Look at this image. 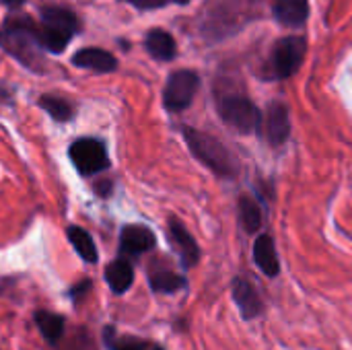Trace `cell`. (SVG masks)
Instances as JSON below:
<instances>
[{
	"label": "cell",
	"instance_id": "7c38bea8",
	"mask_svg": "<svg viewBox=\"0 0 352 350\" xmlns=\"http://www.w3.org/2000/svg\"><path fill=\"white\" fill-rule=\"evenodd\" d=\"M272 12L285 27H303L309 19V0H274Z\"/></svg>",
	"mask_w": 352,
	"mask_h": 350
},
{
	"label": "cell",
	"instance_id": "5bb4252c",
	"mask_svg": "<svg viewBox=\"0 0 352 350\" xmlns=\"http://www.w3.org/2000/svg\"><path fill=\"white\" fill-rule=\"evenodd\" d=\"M254 260L266 276H276L280 272L278 254L274 248V239L270 235H260L254 243Z\"/></svg>",
	"mask_w": 352,
	"mask_h": 350
},
{
	"label": "cell",
	"instance_id": "d6986e66",
	"mask_svg": "<svg viewBox=\"0 0 352 350\" xmlns=\"http://www.w3.org/2000/svg\"><path fill=\"white\" fill-rule=\"evenodd\" d=\"M239 223L248 235H256L262 227V208L252 196L239 198Z\"/></svg>",
	"mask_w": 352,
	"mask_h": 350
},
{
	"label": "cell",
	"instance_id": "d4e9b609",
	"mask_svg": "<svg viewBox=\"0 0 352 350\" xmlns=\"http://www.w3.org/2000/svg\"><path fill=\"white\" fill-rule=\"evenodd\" d=\"M0 2H2L4 6H8V8H12V10L25 4V0H0Z\"/></svg>",
	"mask_w": 352,
	"mask_h": 350
},
{
	"label": "cell",
	"instance_id": "4fadbf2b",
	"mask_svg": "<svg viewBox=\"0 0 352 350\" xmlns=\"http://www.w3.org/2000/svg\"><path fill=\"white\" fill-rule=\"evenodd\" d=\"M233 299L239 307V311L243 314L245 320H254L262 314L264 305L256 293V289L245 281V278H235L233 281Z\"/></svg>",
	"mask_w": 352,
	"mask_h": 350
},
{
	"label": "cell",
	"instance_id": "30bf717a",
	"mask_svg": "<svg viewBox=\"0 0 352 350\" xmlns=\"http://www.w3.org/2000/svg\"><path fill=\"white\" fill-rule=\"evenodd\" d=\"M169 241H171L173 250L177 252V256H179V260H182V264L186 268H192V266L198 264L200 248H198L196 239L188 233V229L175 219L169 221Z\"/></svg>",
	"mask_w": 352,
	"mask_h": 350
},
{
	"label": "cell",
	"instance_id": "3957f363",
	"mask_svg": "<svg viewBox=\"0 0 352 350\" xmlns=\"http://www.w3.org/2000/svg\"><path fill=\"white\" fill-rule=\"evenodd\" d=\"M184 138L192 151V155L202 161L208 169H212L221 177H233L237 173V161L227 151V146L210 134H204L194 128H184Z\"/></svg>",
	"mask_w": 352,
	"mask_h": 350
},
{
	"label": "cell",
	"instance_id": "7402d4cb",
	"mask_svg": "<svg viewBox=\"0 0 352 350\" xmlns=\"http://www.w3.org/2000/svg\"><path fill=\"white\" fill-rule=\"evenodd\" d=\"M39 107L43 111H47L56 122H68L74 116V107L66 99L56 97V95H41L39 97Z\"/></svg>",
	"mask_w": 352,
	"mask_h": 350
},
{
	"label": "cell",
	"instance_id": "52a82bcc",
	"mask_svg": "<svg viewBox=\"0 0 352 350\" xmlns=\"http://www.w3.org/2000/svg\"><path fill=\"white\" fill-rule=\"evenodd\" d=\"M70 161L80 175H95L109 167V157L105 144L97 138H78L68 149Z\"/></svg>",
	"mask_w": 352,
	"mask_h": 350
},
{
	"label": "cell",
	"instance_id": "cb8c5ba5",
	"mask_svg": "<svg viewBox=\"0 0 352 350\" xmlns=\"http://www.w3.org/2000/svg\"><path fill=\"white\" fill-rule=\"evenodd\" d=\"M89 289H91V283H89V281H82V283H78L76 287L70 289V297H72L74 301H80V299L89 293Z\"/></svg>",
	"mask_w": 352,
	"mask_h": 350
},
{
	"label": "cell",
	"instance_id": "44dd1931",
	"mask_svg": "<svg viewBox=\"0 0 352 350\" xmlns=\"http://www.w3.org/2000/svg\"><path fill=\"white\" fill-rule=\"evenodd\" d=\"M35 324L41 332V336L50 342L56 344L62 334H64V318L58 314H50V311H37L35 314Z\"/></svg>",
	"mask_w": 352,
	"mask_h": 350
},
{
	"label": "cell",
	"instance_id": "e0dca14e",
	"mask_svg": "<svg viewBox=\"0 0 352 350\" xmlns=\"http://www.w3.org/2000/svg\"><path fill=\"white\" fill-rule=\"evenodd\" d=\"M66 235H68V241L72 243V248L76 250V254L89 262V264H95L97 262V248H95V241L93 237L89 235V231H85L82 227H76V225H70L66 229Z\"/></svg>",
	"mask_w": 352,
	"mask_h": 350
},
{
	"label": "cell",
	"instance_id": "ba28073f",
	"mask_svg": "<svg viewBox=\"0 0 352 350\" xmlns=\"http://www.w3.org/2000/svg\"><path fill=\"white\" fill-rule=\"evenodd\" d=\"M264 132L272 146H280L287 142V138L291 136V113L285 103L274 101L268 105L264 118Z\"/></svg>",
	"mask_w": 352,
	"mask_h": 350
},
{
	"label": "cell",
	"instance_id": "8fae6325",
	"mask_svg": "<svg viewBox=\"0 0 352 350\" xmlns=\"http://www.w3.org/2000/svg\"><path fill=\"white\" fill-rule=\"evenodd\" d=\"M72 64L78 66V68H87V70H93V72H101V74L113 72L118 68L116 56L109 54L107 50H101V47H82V50H78L72 56Z\"/></svg>",
	"mask_w": 352,
	"mask_h": 350
},
{
	"label": "cell",
	"instance_id": "9c48e42d",
	"mask_svg": "<svg viewBox=\"0 0 352 350\" xmlns=\"http://www.w3.org/2000/svg\"><path fill=\"white\" fill-rule=\"evenodd\" d=\"M155 233L144 225H128L120 233V252L122 256H142L155 248Z\"/></svg>",
	"mask_w": 352,
	"mask_h": 350
},
{
	"label": "cell",
	"instance_id": "6da1fadb",
	"mask_svg": "<svg viewBox=\"0 0 352 350\" xmlns=\"http://www.w3.org/2000/svg\"><path fill=\"white\" fill-rule=\"evenodd\" d=\"M0 47L29 70H43V47L39 29L29 17H10L0 29Z\"/></svg>",
	"mask_w": 352,
	"mask_h": 350
},
{
	"label": "cell",
	"instance_id": "ac0fdd59",
	"mask_svg": "<svg viewBox=\"0 0 352 350\" xmlns=\"http://www.w3.org/2000/svg\"><path fill=\"white\" fill-rule=\"evenodd\" d=\"M103 340L109 350H163L159 344L136 338V336H120L113 328H105Z\"/></svg>",
	"mask_w": 352,
	"mask_h": 350
},
{
	"label": "cell",
	"instance_id": "277c9868",
	"mask_svg": "<svg viewBox=\"0 0 352 350\" xmlns=\"http://www.w3.org/2000/svg\"><path fill=\"white\" fill-rule=\"evenodd\" d=\"M217 109L219 116L227 126L241 134H252L260 128L262 124V113L260 109L243 95H223L217 99Z\"/></svg>",
	"mask_w": 352,
	"mask_h": 350
},
{
	"label": "cell",
	"instance_id": "ffe728a7",
	"mask_svg": "<svg viewBox=\"0 0 352 350\" xmlns=\"http://www.w3.org/2000/svg\"><path fill=\"white\" fill-rule=\"evenodd\" d=\"M148 283L155 293H175L186 287V278L167 268H155L148 274Z\"/></svg>",
	"mask_w": 352,
	"mask_h": 350
},
{
	"label": "cell",
	"instance_id": "603a6c76",
	"mask_svg": "<svg viewBox=\"0 0 352 350\" xmlns=\"http://www.w3.org/2000/svg\"><path fill=\"white\" fill-rule=\"evenodd\" d=\"M126 2H130L132 6L140 10H153V8H161L167 4V0H126Z\"/></svg>",
	"mask_w": 352,
	"mask_h": 350
},
{
	"label": "cell",
	"instance_id": "7a4b0ae2",
	"mask_svg": "<svg viewBox=\"0 0 352 350\" xmlns=\"http://www.w3.org/2000/svg\"><path fill=\"white\" fill-rule=\"evenodd\" d=\"M39 29V41L41 47L52 54H62L70 39L78 33L80 23L78 17L62 6H45L41 8V25Z\"/></svg>",
	"mask_w": 352,
	"mask_h": 350
},
{
	"label": "cell",
	"instance_id": "9a60e30c",
	"mask_svg": "<svg viewBox=\"0 0 352 350\" xmlns=\"http://www.w3.org/2000/svg\"><path fill=\"white\" fill-rule=\"evenodd\" d=\"M144 45H146V52L155 60H161V62L173 60L175 54H177V43L173 39V35L169 31H165V29H153V31H148V35L144 39Z\"/></svg>",
	"mask_w": 352,
	"mask_h": 350
},
{
	"label": "cell",
	"instance_id": "5b68a950",
	"mask_svg": "<svg viewBox=\"0 0 352 350\" xmlns=\"http://www.w3.org/2000/svg\"><path fill=\"white\" fill-rule=\"evenodd\" d=\"M200 87V76L194 70H175L169 74L165 91H163V103L169 111H184L194 101Z\"/></svg>",
	"mask_w": 352,
	"mask_h": 350
},
{
	"label": "cell",
	"instance_id": "484cf974",
	"mask_svg": "<svg viewBox=\"0 0 352 350\" xmlns=\"http://www.w3.org/2000/svg\"><path fill=\"white\" fill-rule=\"evenodd\" d=\"M173 2H177V4H188V2H192V0H173Z\"/></svg>",
	"mask_w": 352,
	"mask_h": 350
},
{
	"label": "cell",
	"instance_id": "8992f818",
	"mask_svg": "<svg viewBox=\"0 0 352 350\" xmlns=\"http://www.w3.org/2000/svg\"><path fill=\"white\" fill-rule=\"evenodd\" d=\"M305 52H307L305 37L291 35V37L280 39L274 45L272 58H270V68H272L274 78H289V76H293L299 70V66H301V62L305 58Z\"/></svg>",
	"mask_w": 352,
	"mask_h": 350
},
{
	"label": "cell",
	"instance_id": "2e32d148",
	"mask_svg": "<svg viewBox=\"0 0 352 350\" xmlns=\"http://www.w3.org/2000/svg\"><path fill=\"white\" fill-rule=\"evenodd\" d=\"M105 281H107L109 289L116 295H124L132 287V283H134V268H132V264L126 258H118V260L109 262L107 268H105Z\"/></svg>",
	"mask_w": 352,
	"mask_h": 350
}]
</instances>
